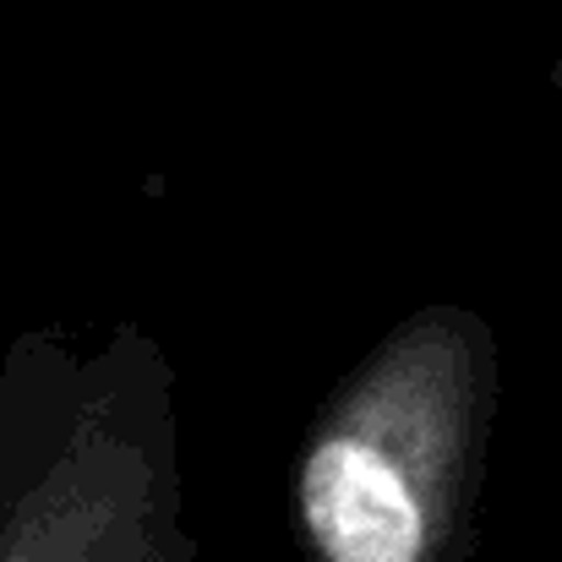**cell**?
<instances>
[{
  "instance_id": "cell-1",
  "label": "cell",
  "mask_w": 562,
  "mask_h": 562,
  "mask_svg": "<svg viewBox=\"0 0 562 562\" xmlns=\"http://www.w3.org/2000/svg\"><path fill=\"white\" fill-rule=\"evenodd\" d=\"M0 562H196L181 376L148 328L0 350Z\"/></svg>"
},
{
  "instance_id": "cell-2",
  "label": "cell",
  "mask_w": 562,
  "mask_h": 562,
  "mask_svg": "<svg viewBox=\"0 0 562 562\" xmlns=\"http://www.w3.org/2000/svg\"><path fill=\"white\" fill-rule=\"evenodd\" d=\"M497 398L481 312L437 301L393 323L301 437L290 508L306 562H470Z\"/></svg>"
},
{
  "instance_id": "cell-3",
  "label": "cell",
  "mask_w": 562,
  "mask_h": 562,
  "mask_svg": "<svg viewBox=\"0 0 562 562\" xmlns=\"http://www.w3.org/2000/svg\"><path fill=\"white\" fill-rule=\"evenodd\" d=\"M558 93H562V60H558Z\"/></svg>"
}]
</instances>
